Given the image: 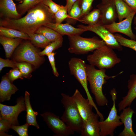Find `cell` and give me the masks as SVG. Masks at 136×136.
I'll list each match as a JSON object with an SVG mask.
<instances>
[{
	"label": "cell",
	"instance_id": "1",
	"mask_svg": "<svg viewBox=\"0 0 136 136\" xmlns=\"http://www.w3.org/2000/svg\"><path fill=\"white\" fill-rule=\"evenodd\" d=\"M50 23H55L54 14L42 3L29 10L22 17L1 19L0 26L16 29L29 36L35 33L41 26Z\"/></svg>",
	"mask_w": 136,
	"mask_h": 136
},
{
	"label": "cell",
	"instance_id": "2",
	"mask_svg": "<svg viewBox=\"0 0 136 136\" xmlns=\"http://www.w3.org/2000/svg\"><path fill=\"white\" fill-rule=\"evenodd\" d=\"M86 69L87 81L97 104L100 106L107 105L108 101L103 94V86L106 83L107 80L114 78L116 76H108L106 73V69H97L90 64H86Z\"/></svg>",
	"mask_w": 136,
	"mask_h": 136
},
{
	"label": "cell",
	"instance_id": "3",
	"mask_svg": "<svg viewBox=\"0 0 136 136\" xmlns=\"http://www.w3.org/2000/svg\"><path fill=\"white\" fill-rule=\"evenodd\" d=\"M61 101L64 111L61 119L74 132L80 134L83 120L72 96L64 93L61 94Z\"/></svg>",
	"mask_w": 136,
	"mask_h": 136
},
{
	"label": "cell",
	"instance_id": "4",
	"mask_svg": "<svg viewBox=\"0 0 136 136\" xmlns=\"http://www.w3.org/2000/svg\"><path fill=\"white\" fill-rule=\"evenodd\" d=\"M113 49L106 45L88 55L87 60L90 65L99 69L111 68L121 61Z\"/></svg>",
	"mask_w": 136,
	"mask_h": 136
},
{
	"label": "cell",
	"instance_id": "5",
	"mask_svg": "<svg viewBox=\"0 0 136 136\" xmlns=\"http://www.w3.org/2000/svg\"><path fill=\"white\" fill-rule=\"evenodd\" d=\"M69 46V52L75 54H84L106 45L101 39L97 37L85 38L80 35L68 37Z\"/></svg>",
	"mask_w": 136,
	"mask_h": 136
},
{
	"label": "cell",
	"instance_id": "6",
	"mask_svg": "<svg viewBox=\"0 0 136 136\" xmlns=\"http://www.w3.org/2000/svg\"><path fill=\"white\" fill-rule=\"evenodd\" d=\"M40 52L30 42H22L16 49L13 59L16 62L29 63L37 68L44 61Z\"/></svg>",
	"mask_w": 136,
	"mask_h": 136
},
{
	"label": "cell",
	"instance_id": "7",
	"mask_svg": "<svg viewBox=\"0 0 136 136\" xmlns=\"http://www.w3.org/2000/svg\"><path fill=\"white\" fill-rule=\"evenodd\" d=\"M86 64L84 61L76 57L72 58L68 62L71 74L75 77L81 84L85 91L87 98L95 109L96 113L99 115L101 113L94 103L88 88Z\"/></svg>",
	"mask_w": 136,
	"mask_h": 136
},
{
	"label": "cell",
	"instance_id": "8",
	"mask_svg": "<svg viewBox=\"0 0 136 136\" xmlns=\"http://www.w3.org/2000/svg\"><path fill=\"white\" fill-rule=\"evenodd\" d=\"M110 94L113 105L106 119L99 122L100 136H113L114 132L116 128L123 124L120 120V116L117 114L118 111L116 107L117 92L115 88L111 90Z\"/></svg>",
	"mask_w": 136,
	"mask_h": 136
},
{
	"label": "cell",
	"instance_id": "9",
	"mask_svg": "<svg viewBox=\"0 0 136 136\" xmlns=\"http://www.w3.org/2000/svg\"><path fill=\"white\" fill-rule=\"evenodd\" d=\"M47 125L57 136H68L74 131L67 126L59 117L52 113L45 112L41 114Z\"/></svg>",
	"mask_w": 136,
	"mask_h": 136
},
{
	"label": "cell",
	"instance_id": "10",
	"mask_svg": "<svg viewBox=\"0 0 136 136\" xmlns=\"http://www.w3.org/2000/svg\"><path fill=\"white\" fill-rule=\"evenodd\" d=\"M77 26L86 31H89L95 33L105 42L106 45L113 49L119 51L122 49V46L117 41L114 34L109 31L104 25L100 24L91 25L79 24Z\"/></svg>",
	"mask_w": 136,
	"mask_h": 136
},
{
	"label": "cell",
	"instance_id": "11",
	"mask_svg": "<svg viewBox=\"0 0 136 136\" xmlns=\"http://www.w3.org/2000/svg\"><path fill=\"white\" fill-rule=\"evenodd\" d=\"M26 110L24 98L20 97L17 99L16 104L14 106L0 104V118L8 120L12 125H18V116L22 111Z\"/></svg>",
	"mask_w": 136,
	"mask_h": 136
},
{
	"label": "cell",
	"instance_id": "12",
	"mask_svg": "<svg viewBox=\"0 0 136 136\" xmlns=\"http://www.w3.org/2000/svg\"><path fill=\"white\" fill-rule=\"evenodd\" d=\"M136 10H134L128 17L122 21L112 24L104 25V26L112 33L118 32L123 33L129 37L131 39L135 40L136 36L132 32L131 24Z\"/></svg>",
	"mask_w": 136,
	"mask_h": 136
},
{
	"label": "cell",
	"instance_id": "13",
	"mask_svg": "<svg viewBox=\"0 0 136 136\" xmlns=\"http://www.w3.org/2000/svg\"><path fill=\"white\" fill-rule=\"evenodd\" d=\"M100 11V24L103 25L111 24L118 18L114 0H105L96 6Z\"/></svg>",
	"mask_w": 136,
	"mask_h": 136
},
{
	"label": "cell",
	"instance_id": "14",
	"mask_svg": "<svg viewBox=\"0 0 136 136\" xmlns=\"http://www.w3.org/2000/svg\"><path fill=\"white\" fill-rule=\"evenodd\" d=\"M75 102L83 121L86 120L94 113L93 106L87 98L83 97L78 89H76L72 96Z\"/></svg>",
	"mask_w": 136,
	"mask_h": 136
},
{
	"label": "cell",
	"instance_id": "15",
	"mask_svg": "<svg viewBox=\"0 0 136 136\" xmlns=\"http://www.w3.org/2000/svg\"><path fill=\"white\" fill-rule=\"evenodd\" d=\"M98 114L94 113L86 120L83 121L81 136H100Z\"/></svg>",
	"mask_w": 136,
	"mask_h": 136
},
{
	"label": "cell",
	"instance_id": "16",
	"mask_svg": "<svg viewBox=\"0 0 136 136\" xmlns=\"http://www.w3.org/2000/svg\"><path fill=\"white\" fill-rule=\"evenodd\" d=\"M127 88L128 90L127 94L123 97L118 104L119 112L130 106L136 98V74L130 75L128 81Z\"/></svg>",
	"mask_w": 136,
	"mask_h": 136
},
{
	"label": "cell",
	"instance_id": "17",
	"mask_svg": "<svg viewBox=\"0 0 136 136\" xmlns=\"http://www.w3.org/2000/svg\"><path fill=\"white\" fill-rule=\"evenodd\" d=\"M122 110L119 116L120 120L124 124V128L118 136H136L132 127V117L135 112L130 106Z\"/></svg>",
	"mask_w": 136,
	"mask_h": 136
},
{
	"label": "cell",
	"instance_id": "18",
	"mask_svg": "<svg viewBox=\"0 0 136 136\" xmlns=\"http://www.w3.org/2000/svg\"><path fill=\"white\" fill-rule=\"evenodd\" d=\"M44 26L51 28L62 36L66 35L69 37L80 35L86 31L83 28L75 27L67 23L64 24L50 23Z\"/></svg>",
	"mask_w": 136,
	"mask_h": 136
},
{
	"label": "cell",
	"instance_id": "19",
	"mask_svg": "<svg viewBox=\"0 0 136 136\" xmlns=\"http://www.w3.org/2000/svg\"><path fill=\"white\" fill-rule=\"evenodd\" d=\"M22 15L18 12L13 0H0V17L1 19H17Z\"/></svg>",
	"mask_w": 136,
	"mask_h": 136
},
{
	"label": "cell",
	"instance_id": "20",
	"mask_svg": "<svg viewBox=\"0 0 136 136\" xmlns=\"http://www.w3.org/2000/svg\"><path fill=\"white\" fill-rule=\"evenodd\" d=\"M18 90L10 81L7 76L2 77L0 84V101L9 100L11 95Z\"/></svg>",
	"mask_w": 136,
	"mask_h": 136
},
{
	"label": "cell",
	"instance_id": "21",
	"mask_svg": "<svg viewBox=\"0 0 136 136\" xmlns=\"http://www.w3.org/2000/svg\"><path fill=\"white\" fill-rule=\"evenodd\" d=\"M20 38H12L0 35V43L4 49L6 57L10 58L15 48L22 42Z\"/></svg>",
	"mask_w": 136,
	"mask_h": 136
},
{
	"label": "cell",
	"instance_id": "22",
	"mask_svg": "<svg viewBox=\"0 0 136 136\" xmlns=\"http://www.w3.org/2000/svg\"><path fill=\"white\" fill-rule=\"evenodd\" d=\"M30 94L26 91L24 96L25 102L26 106V122L29 126H34L39 129V127L37 121L36 117L38 114L37 112L33 110L30 101Z\"/></svg>",
	"mask_w": 136,
	"mask_h": 136
},
{
	"label": "cell",
	"instance_id": "23",
	"mask_svg": "<svg viewBox=\"0 0 136 136\" xmlns=\"http://www.w3.org/2000/svg\"><path fill=\"white\" fill-rule=\"evenodd\" d=\"M114 1L119 22L127 18L135 10L128 6L123 0H114Z\"/></svg>",
	"mask_w": 136,
	"mask_h": 136
},
{
	"label": "cell",
	"instance_id": "24",
	"mask_svg": "<svg viewBox=\"0 0 136 136\" xmlns=\"http://www.w3.org/2000/svg\"><path fill=\"white\" fill-rule=\"evenodd\" d=\"M100 11L97 8L82 16L78 21L88 25H94L100 24Z\"/></svg>",
	"mask_w": 136,
	"mask_h": 136
},
{
	"label": "cell",
	"instance_id": "25",
	"mask_svg": "<svg viewBox=\"0 0 136 136\" xmlns=\"http://www.w3.org/2000/svg\"><path fill=\"white\" fill-rule=\"evenodd\" d=\"M0 35L10 38L30 39L29 36L23 32L14 28L1 26H0Z\"/></svg>",
	"mask_w": 136,
	"mask_h": 136
},
{
	"label": "cell",
	"instance_id": "26",
	"mask_svg": "<svg viewBox=\"0 0 136 136\" xmlns=\"http://www.w3.org/2000/svg\"><path fill=\"white\" fill-rule=\"evenodd\" d=\"M68 13L69 17L65 20L66 23L70 24H75L81 17L82 14L79 0L73 4Z\"/></svg>",
	"mask_w": 136,
	"mask_h": 136
},
{
	"label": "cell",
	"instance_id": "27",
	"mask_svg": "<svg viewBox=\"0 0 136 136\" xmlns=\"http://www.w3.org/2000/svg\"><path fill=\"white\" fill-rule=\"evenodd\" d=\"M35 33L43 35L51 42L63 39L62 36L51 28L45 26L40 27Z\"/></svg>",
	"mask_w": 136,
	"mask_h": 136
},
{
	"label": "cell",
	"instance_id": "28",
	"mask_svg": "<svg viewBox=\"0 0 136 136\" xmlns=\"http://www.w3.org/2000/svg\"><path fill=\"white\" fill-rule=\"evenodd\" d=\"M30 42L35 47L44 48L51 42L43 35L35 33L29 35Z\"/></svg>",
	"mask_w": 136,
	"mask_h": 136
},
{
	"label": "cell",
	"instance_id": "29",
	"mask_svg": "<svg viewBox=\"0 0 136 136\" xmlns=\"http://www.w3.org/2000/svg\"><path fill=\"white\" fill-rule=\"evenodd\" d=\"M43 0H24L16 6L17 11L22 16L33 7L43 2Z\"/></svg>",
	"mask_w": 136,
	"mask_h": 136
},
{
	"label": "cell",
	"instance_id": "30",
	"mask_svg": "<svg viewBox=\"0 0 136 136\" xmlns=\"http://www.w3.org/2000/svg\"><path fill=\"white\" fill-rule=\"evenodd\" d=\"M114 35L117 41L122 46L130 48L136 51L135 40L126 38L118 33H116Z\"/></svg>",
	"mask_w": 136,
	"mask_h": 136
},
{
	"label": "cell",
	"instance_id": "31",
	"mask_svg": "<svg viewBox=\"0 0 136 136\" xmlns=\"http://www.w3.org/2000/svg\"><path fill=\"white\" fill-rule=\"evenodd\" d=\"M63 42V39L51 42L44 48L43 51L40 52V55L41 56L47 55L52 53L54 50L61 47Z\"/></svg>",
	"mask_w": 136,
	"mask_h": 136
},
{
	"label": "cell",
	"instance_id": "32",
	"mask_svg": "<svg viewBox=\"0 0 136 136\" xmlns=\"http://www.w3.org/2000/svg\"><path fill=\"white\" fill-rule=\"evenodd\" d=\"M15 61L17 67L21 73L23 77L26 78L29 77L30 74L32 70L31 64L25 62Z\"/></svg>",
	"mask_w": 136,
	"mask_h": 136
},
{
	"label": "cell",
	"instance_id": "33",
	"mask_svg": "<svg viewBox=\"0 0 136 136\" xmlns=\"http://www.w3.org/2000/svg\"><path fill=\"white\" fill-rule=\"evenodd\" d=\"M55 23L59 24L69 17L67 10L65 6L61 5L59 10L54 14Z\"/></svg>",
	"mask_w": 136,
	"mask_h": 136
},
{
	"label": "cell",
	"instance_id": "34",
	"mask_svg": "<svg viewBox=\"0 0 136 136\" xmlns=\"http://www.w3.org/2000/svg\"><path fill=\"white\" fill-rule=\"evenodd\" d=\"M94 0H79L82 10V14L80 18L90 11L92 8V4Z\"/></svg>",
	"mask_w": 136,
	"mask_h": 136
},
{
	"label": "cell",
	"instance_id": "35",
	"mask_svg": "<svg viewBox=\"0 0 136 136\" xmlns=\"http://www.w3.org/2000/svg\"><path fill=\"white\" fill-rule=\"evenodd\" d=\"M29 125L26 123L21 126L12 125L11 128L15 131L19 136H28V129Z\"/></svg>",
	"mask_w": 136,
	"mask_h": 136
},
{
	"label": "cell",
	"instance_id": "36",
	"mask_svg": "<svg viewBox=\"0 0 136 136\" xmlns=\"http://www.w3.org/2000/svg\"><path fill=\"white\" fill-rule=\"evenodd\" d=\"M7 76L10 81L12 83L14 80L17 79H23L21 73L17 67L14 68L10 70Z\"/></svg>",
	"mask_w": 136,
	"mask_h": 136
},
{
	"label": "cell",
	"instance_id": "37",
	"mask_svg": "<svg viewBox=\"0 0 136 136\" xmlns=\"http://www.w3.org/2000/svg\"><path fill=\"white\" fill-rule=\"evenodd\" d=\"M42 3L47 6L54 14L59 10L61 6L56 4L52 0H43Z\"/></svg>",
	"mask_w": 136,
	"mask_h": 136
},
{
	"label": "cell",
	"instance_id": "38",
	"mask_svg": "<svg viewBox=\"0 0 136 136\" xmlns=\"http://www.w3.org/2000/svg\"><path fill=\"white\" fill-rule=\"evenodd\" d=\"M15 61L10 60L8 59H4L1 58H0V71L2 70L3 69L6 67H12L13 68H16Z\"/></svg>",
	"mask_w": 136,
	"mask_h": 136
},
{
	"label": "cell",
	"instance_id": "39",
	"mask_svg": "<svg viewBox=\"0 0 136 136\" xmlns=\"http://www.w3.org/2000/svg\"><path fill=\"white\" fill-rule=\"evenodd\" d=\"M55 54V53L53 52L47 56L52 67L54 75L55 76L58 77L59 76V74L57 71L55 63L54 56Z\"/></svg>",
	"mask_w": 136,
	"mask_h": 136
},
{
	"label": "cell",
	"instance_id": "40",
	"mask_svg": "<svg viewBox=\"0 0 136 136\" xmlns=\"http://www.w3.org/2000/svg\"><path fill=\"white\" fill-rule=\"evenodd\" d=\"M12 125L8 120L0 118V133L7 132Z\"/></svg>",
	"mask_w": 136,
	"mask_h": 136
},
{
	"label": "cell",
	"instance_id": "41",
	"mask_svg": "<svg viewBox=\"0 0 136 136\" xmlns=\"http://www.w3.org/2000/svg\"><path fill=\"white\" fill-rule=\"evenodd\" d=\"M128 6L136 10V0H123Z\"/></svg>",
	"mask_w": 136,
	"mask_h": 136
},
{
	"label": "cell",
	"instance_id": "42",
	"mask_svg": "<svg viewBox=\"0 0 136 136\" xmlns=\"http://www.w3.org/2000/svg\"><path fill=\"white\" fill-rule=\"evenodd\" d=\"M78 0H66V4L65 6L67 10L68 13L73 4Z\"/></svg>",
	"mask_w": 136,
	"mask_h": 136
},
{
	"label": "cell",
	"instance_id": "43",
	"mask_svg": "<svg viewBox=\"0 0 136 136\" xmlns=\"http://www.w3.org/2000/svg\"><path fill=\"white\" fill-rule=\"evenodd\" d=\"M0 136H11V135H9L8 134L5 133V132H1L0 133Z\"/></svg>",
	"mask_w": 136,
	"mask_h": 136
},
{
	"label": "cell",
	"instance_id": "44",
	"mask_svg": "<svg viewBox=\"0 0 136 136\" xmlns=\"http://www.w3.org/2000/svg\"><path fill=\"white\" fill-rule=\"evenodd\" d=\"M133 24L135 25L136 24V16L134 18Z\"/></svg>",
	"mask_w": 136,
	"mask_h": 136
},
{
	"label": "cell",
	"instance_id": "45",
	"mask_svg": "<svg viewBox=\"0 0 136 136\" xmlns=\"http://www.w3.org/2000/svg\"><path fill=\"white\" fill-rule=\"evenodd\" d=\"M134 28L135 30H136V26H135Z\"/></svg>",
	"mask_w": 136,
	"mask_h": 136
},
{
	"label": "cell",
	"instance_id": "46",
	"mask_svg": "<svg viewBox=\"0 0 136 136\" xmlns=\"http://www.w3.org/2000/svg\"><path fill=\"white\" fill-rule=\"evenodd\" d=\"M105 0H101V1H104Z\"/></svg>",
	"mask_w": 136,
	"mask_h": 136
}]
</instances>
